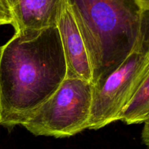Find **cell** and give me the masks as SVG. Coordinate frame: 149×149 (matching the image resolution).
I'll return each instance as SVG.
<instances>
[{
    "label": "cell",
    "instance_id": "1",
    "mask_svg": "<svg viewBox=\"0 0 149 149\" xmlns=\"http://www.w3.org/2000/svg\"><path fill=\"white\" fill-rule=\"evenodd\" d=\"M66 78L58 28L15 33L0 48V125H22Z\"/></svg>",
    "mask_w": 149,
    "mask_h": 149
},
{
    "label": "cell",
    "instance_id": "2",
    "mask_svg": "<svg viewBox=\"0 0 149 149\" xmlns=\"http://www.w3.org/2000/svg\"><path fill=\"white\" fill-rule=\"evenodd\" d=\"M92 71V84L137 51L149 49L148 13L134 0H70Z\"/></svg>",
    "mask_w": 149,
    "mask_h": 149
},
{
    "label": "cell",
    "instance_id": "3",
    "mask_svg": "<svg viewBox=\"0 0 149 149\" xmlns=\"http://www.w3.org/2000/svg\"><path fill=\"white\" fill-rule=\"evenodd\" d=\"M93 84L65 79L55 93L22 124L36 136L67 138L87 128Z\"/></svg>",
    "mask_w": 149,
    "mask_h": 149
},
{
    "label": "cell",
    "instance_id": "4",
    "mask_svg": "<svg viewBox=\"0 0 149 149\" xmlns=\"http://www.w3.org/2000/svg\"><path fill=\"white\" fill-rule=\"evenodd\" d=\"M149 74V49L131 54L108 77L93 84L87 128L97 130L117 121L119 112Z\"/></svg>",
    "mask_w": 149,
    "mask_h": 149
},
{
    "label": "cell",
    "instance_id": "5",
    "mask_svg": "<svg viewBox=\"0 0 149 149\" xmlns=\"http://www.w3.org/2000/svg\"><path fill=\"white\" fill-rule=\"evenodd\" d=\"M66 65V78L92 83V71L84 43L73 14L70 0H64L57 23Z\"/></svg>",
    "mask_w": 149,
    "mask_h": 149
},
{
    "label": "cell",
    "instance_id": "6",
    "mask_svg": "<svg viewBox=\"0 0 149 149\" xmlns=\"http://www.w3.org/2000/svg\"><path fill=\"white\" fill-rule=\"evenodd\" d=\"M64 0H7L15 33L36 32L57 26Z\"/></svg>",
    "mask_w": 149,
    "mask_h": 149
},
{
    "label": "cell",
    "instance_id": "7",
    "mask_svg": "<svg viewBox=\"0 0 149 149\" xmlns=\"http://www.w3.org/2000/svg\"><path fill=\"white\" fill-rule=\"evenodd\" d=\"M149 119V74L144 78L138 88L117 116V121L127 125L144 123Z\"/></svg>",
    "mask_w": 149,
    "mask_h": 149
},
{
    "label": "cell",
    "instance_id": "8",
    "mask_svg": "<svg viewBox=\"0 0 149 149\" xmlns=\"http://www.w3.org/2000/svg\"><path fill=\"white\" fill-rule=\"evenodd\" d=\"M13 23L11 11L7 0H0V26Z\"/></svg>",
    "mask_w": 149,
    "mask_h": 149
},
{
    "label": "cell",
    "instance_id": "9",
    "mask_svg": "<svg viewBox=\"0 0 149 149\" xmlns=\"http://www.w3.org/2000/svg\"><path fill=\"white\" fill-rule=\"evenodd\" d=\"M135 4L143 13H148L149 0H134Z\"/></svg>",
    "mask_w": 149,
    "mask_h": 149
},
{
    "label": "cell",
    "instance_id": "10",
    "mask_svg": "<svg viewBox=\"0 0 149 149\" xmlns=\"http://www.w3.org/2000/svg\"><path fill=\"white\" fill-rule=\"evenodd\" d=\"M145 126H144L143 130V134H142V139L143 141L144 144L147 147L148 146V143H149V137H148V133H149V130H148V120L146 121L145 122Z\"/></svg>",
    "mask_w": 149,
    "mask_h": 149
}]
</instances>
